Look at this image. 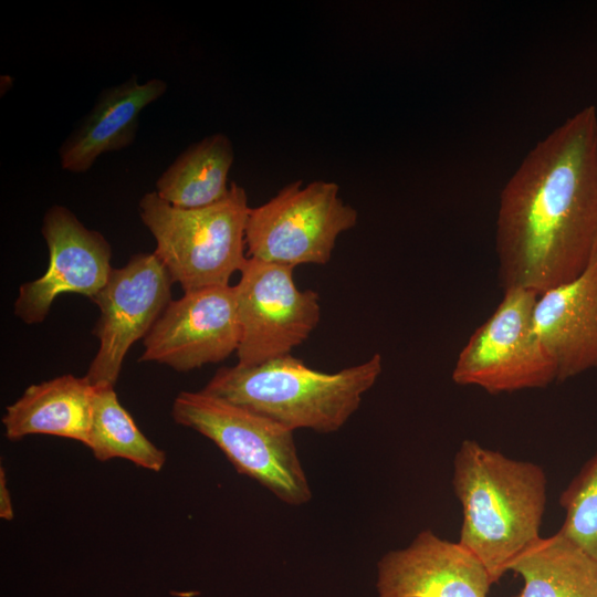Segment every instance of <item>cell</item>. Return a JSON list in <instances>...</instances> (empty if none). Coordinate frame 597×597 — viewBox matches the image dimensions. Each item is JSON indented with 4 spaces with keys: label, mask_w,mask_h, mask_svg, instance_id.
Instances as JSON below:
<instances>
[{
    "label": "cell",
    "mask_w": 597,
    "mask_h": 597,
    "mask_svg": "<svg viewBox=\"0 0 597 597\" xmlns=\"http://www.w3.org/2000/svg\"><path fill=\"white\" fill-rule=\"evenodd\" d=\"M495 249L503 291L542 294L597 252V112L586 106L540 140L501 191Z\"/></svg>",
    "instance_id": "cell-1"
},
{
    "label": "cell",
    "mask_w": 597,
    "mask_h": 597,
    "mask_svg": "<svg viewBox=\"0 0 597 597\" xmlns=\"http://www.w3.org/2000/svg\"><path fill=\"white\" fill-rule=\"evenodd\" d=\"M452 485L462 506L458 542L482 562L495 584L541 537L546 474L534 462L467 439L454 455Z\"/></svg>",
    "instance_id": "cell-2"
},
{
    "label": "cell",
    "mask_w": 597,
    "mask_h": 597,
    "mask_svg": "<svg viewBox=\"0 0 597 597\" xmlns=\"http://www.w3.org/2000/svg\"><path fill=\"white\" fill-rule=\"evenodd\" d=\"M383 369L380 354L336 373L311 368L291 354L255 366L221 367L203 391L294 431L339 430Z\"/></svg>",
    "instance_id": "cell-3"
},
{
    "label": "cell",
    "mask_w": 597,
    "mask_h": 597,
    "mask_svg": "<svg viewBox=\"0 0 597 597\" xmlns=\"http://www.w3.org/2000/svg\"><path fill=\"white\" fill-rule=\"evenodd\" d=\"M249 211L247 192L235 182L223 199L202 208L171 206L155 190L139 200L140 219L156 241L154 253L184 292L229 285L241 271Z\"/></svg>",
    "instance_id": "cell-4"
},
{
    "label": "cell",
    "mask_w": 597,
    "mask_h": 597,
    "mask_svg": "<svg viewBox=\"0 0 597 597\" xmlns=\"http://www.w3.org/2000/svg\"><path fill=\"white\" fill-rule=\"evenodd\" d=\"M171 417L210 439L239 473L285 504L302 505L312 499L293 431L203 390L179 392Z\"/></svg>",
    "instance_id": "cell-5"
},
{
    "label": "cell",
    "mask_w": 597,
    "mask_h": 597,
    "mask_svg": "<svg viewBox=\"0 0 597 597\" xmlns=\"http://www.w3.org/2000/svg\"><path fill=\"white\" fill-rule=\"evenodd\" d=\"M332 181L286 185L265 203L250 208L245 227L248 256L295 268L326 264L336 239L355 227L356 209Z\"/></svg>",
    "instance_id": "cell-6"
},
{
    "label": "cell",
    "mask_w": 597,
    "mask_h": 597,
    "mask_svg": "<svg viewBox=\"0 0 597 597\" xmlns=\"http://www.w3.org/2000/svg\"><path fill=\"white\" fill-rule=\"evenodd\" d=\"M540 294L511 289L461 349L452 380L492 395L545 388L557 381L556 367L534 323Z\"/></svg>",
    "instance_id": "cell-7"
},
{
    "label": "cell",
    "mask_w": 597,
    "mask_h": 597,
    "mask_svg": "<svg viewBox=\"0 0 597 597\" xmlns=\"http://www.w3.org/2000/svg\"><path fill=\"white\" fill-rule=\"evenodd\" d=\"M293 270L248 256L233 286L240 326L238 364L255 366L291 354L317 326L318 294L300 290Z\"/></svg>",
    "instance_id": "cell-8"
},
{
    "label": "cell",
    "mask_w": 597,
    "mask_h": 597,
    "mask_svg": "<svg viewBox=\"0 0 597 597\" xmlns=\"http://www.w3.org/2000/svg\"><path fill=\"white\" fill-rule=\"evenodd\" d=\"M172 283L154 252L134 254L112 269L92 300L100 310L93 329L100 346L85 375L93 386L115 385L132 345L145 338L170 303Z\"/></svg>",
    "instance_id": "cell-9"
},
{
    "label": "cell",
    "mask_w": 597,
    "mask_h": 597,
    "mask_svg": "<svg viewBox=\"0 0 597 597\" xmlns=\"http://www.w3.org/2000/svg\"><path fill=\"white\" fill-rule=\"evenodd\" d=\"M239 342L234 287L210 286L170 301L145 336L139 360L189 371L226 359Z\"/></svg>",
    "instance_id": "cell-10"
},
{
    "label": "cell",
    "mask_w": 597,
    "mask_h": 597,
    "mask_svg": "<svg viewBox=\"0 0 597 597\" xmlns=\"http://www.w3.org/2000/svg\"><path fill=\"white\" fill-rule=\"evenodd\" d=\"M41 232L49 250V266L42 276L20 286L14 302V314L25 324L42 323L60 294L77 293L93 300L113 269L108 241L87 229L69 208H49Z\"/></svg>",
    "instance_id": "cell-11"
},
{
    "label": "cell",
    "mask_w": 597,
    "mask_h": 597,
    "mask_svg": "<svg viewBox=\"0 0 597 597\" xmlns=\"http://www.w3.org/2000/svg\"><path fill=\"white\" fill-rule=\"evenodd\" d=\"M493 579L459 542L420 531L404 548L377 563L378 597H488Z\"/></svg>",
    "instance_id": "cell-12"
},
{
    "label": "cell",
    "mask_w": 597,
    "mask_h": 597,
    "mask_svg": "<svg viewBox=\"0 0 597 597\" xmlns=\"http://www.w3.org/2000/svg\"><path fill=\"white\" fill-rule=\"evenodd\" d=\"M534 323L557 381L597 368V252L577 277L538 295Z\"/></svg>",
    "instance_id": "cell-13"
},
{
    "label": "cell",
    "mask_w": 597,
    "mask_h": 597,
    "mask_svg": "<svg viewBox=\"0 0 597 597\" xmlns=\"http://www.w3.org/2000/svg\"><path fill=\"white\" fill-rule=\"evenodd\" d=\"M166 91L164 80L140 83L136 75L104 88L61 144V167L75 174L86 172L101 155L129 147L138 130L140 113Z\"/></svg>",
    "instance_id": "cell-14"
},
{
    "label": "cell",
    "mask_w": 597,
    "mask_h": 597,
    "mask_svg": "<svg viewBox=\"0 0 597 597\" xmlns=\"http://www.w3.org/2000/svg\"><path fill=\"white\" fill-rule=\"evenodd\" d=\"M95 387L71 374L29 386L6 408L4 434L19 440L29 434H51L86 446Z\"/></svg>",
    "instance_id": "cell-15"
},
{
    "label": "cell",
    "mask_w": 597,
    "mask_h": 597,
    "mask_svg": "<svg viewBox=\"0 0 597 597\" xmlns=\"http://www.w3.org/2000/svg\"><path fill=\"white\" fill-rule=\"evenodd\" d=\"M509 572L523 579L514 597H582L597 591V559L559 532L537 538Z\"/></svg>",
    "instance_id": "cell-16"
},
{
    "label": "cell",
    "mask_w": 597,
    "mask_h": 597,
    "mask_svg": "<svg viewBox=\"0 0 597 597\" xmlns=\"http://www.w3.org/2000/svg\"><path fill=\"white\" fill-rule=\"evenodd\" d=\"M233 159V146L228 136H207L186 148L167 167L156 181L155 192L178 208L213 205L229 192L228 176Z\"/></svg>",
    "instance_id": "cell-17"
},
{
    "label": "cell",
    "mask_w": 597,
    "mask_h": 597,
    "mask_svg": "<svg viewBox=\"0 0 597 597\" xmlns=\"http://www.w3.org/2000/svg\"><path fill=\"white\" fill-rule=\"evenodd\" d=\"M91 428L86 447L98 461L122 458L151 471H160L166 462L163 450L139 430L129 412L121 405L114 386H94Z\"/></svg>",
    "instance_id": "cell-18"
},
{
    "label": "cell",
    "mask_w": 597,
    "mask_h": 597,
    "mask_svg": "<svg viewBox=\"0 0 597 597\" xmlns=\"http://www.w3.org/2000/svg\"><path fill=\"white\" fill-rule=\"evenodd\" d=\"M558 532L597 559V449L561 493Z\"/></svg>",
    "instance_id": "cell-19"
},
{
    "label": "cell",
    "mask_w": 597,
    "mask_h": 597,
    "mask_svg": "<svg viewBox=\"0 0 597 597\" xmlns=\"http://www.w3.org/2000/svg\"><path fill=\"white\" fill-rule=\"evenodd\" d=\"M0 516L6 521H11L14 517L6 471L2 467L0 468Z\"/></svg>",
    "instance_id": "cell-20"
}]
</instances>
